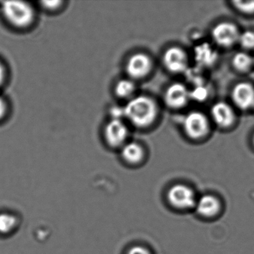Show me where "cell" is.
Masks as SVG:
<instances>
[{
    "label": "cell",
    "mask_w": 254,
    "mask_h": 254,
    "mask_svg": "<svg viewBox=\"0 0 254 254\" xmlns=\"http://www.w3.org/2000/svg\"><path fill=\"white\" fill-rule=\"evenodd\" d=\"M125 117L139 127H146L154 123L157 115L155 102L145 96L133 98L124 107Z\"/></svg>",
    "instance_id": "6da1fadb"
},
{
    "label": "cell",
    "mask_w": 254,
    "mask_h": 254,
    "mask_svg": "<svg viewBox=\"0 0 254 254\" xmlns=\"http://www.w3.org/2000/svg\"><path fill=\"white\" fill-rule=\"evenodd\" d=\"M2 12L10 23L19 28L29 26L34 20L33 9L24 2H5L2 5Z\"/></svg>",
    "instance_id": "7a4b0ae2"
},
{
    "label": "cell",
    "mask_w": 254,
    "mask_h": 254,
    "mask_svg": "<svg viewBox=\"0 0 254 254\" xmlns=\"http://www.w3.org/2000/svg\"><path fill=\"white\" fill-rule=\"evenodd\" d=\"M167 197L169 203L178 209H190L195 206V195L192 190L182 184L173 186L168 191Z\"/></svg>",
    "instance_id": "3957f363"
},
{
    "label": "cell",
    "mask_w": 254,
    "mask_h": 254,
    "mask_svg": "<svg viewBox=\"0 0 254 254\" xmlns=\"http://www.w3.org/2000/svg\"><path fill=\"white\" fill-rule=\"evenodd\" d=\"M183 126L187 136L192 139H198L207 133L209 123L204 114L193 111L186 116Z\"/></svg>",
    "instance_id": "277c9868"
},
{
    "label": "cell",
    "mask_w": 254,
    "mask_h": 254,
    "mask_svg": "<svg viewBox=\"0 0 254 254\" xmlns=\"http://www.w3.org/2000/svg\"><path fill=\"white\" fill-rule=\"evenodd\" d=\"M239 32L237 27L228 22L220 23L214 26L212 31V39L218 45L230 47L238 42Z\"/></svg>",
    "instance_id": "5b68a950"
},
{
    "label": "cell",
    "mask_w": 254,
    "mask_h": 254,
    "mask_svg": "<svg viewBox=\"0 0 254 254\" xmlns=\"http://www.w3.org/2000/svg\"><path fill=\"white\" fill-rule=\"evenodd\" d=\"M152 67L151 59L144 53H136L130 56L126 65L129 76L135 79L146 76Z\"/></svg>",
    "instance_id": "8992f818"
},
{
    "label": "cell",
    "mask_w": 254,
    "mask_h": 254,
    "mask_svg": "<svg viewBox=\"0 0 254 254\" xmlns=\"http://www.w3.org/2000/svg\"><path fill=\"white\" fill-rule=\"evenodd\" d=\"M165 66L172 72H182L187 69L188 59L187 55L179 47H171L163 54Z\"/></svg>",
    "instance_id": "52a82bcc"
},
{
    "label": "cell",
    "mask_w": 254,
    "mask_h": 254,
    "mask_svg": "<svg viewBox=\"0 0 254 254\" xmlns=\"http://www.w3.org/2000/svg\"><path fill=\"white\" fill-rule=\"evenodd\" d=\"M232 99L235 105L242 110H248L254 106V87L247 82L239 83L232 91Z\"/></svg>",
    "instance_id": "ba28073f"
},
{
    "label": "cell",
    "mask_w": 254,
    "mask_h": 254,
    "mask_svg": "<svg viewBox=\"0 0 254 254\" xmlns=\"http://www.w3.org/2000/svg\"><path fill=\"white\" fill-rule=\"evenodd\" d=\"M128 130L122 120L113 119L108 123L105 130V139L113 147L123 145L127 139Z\"/></svg>",
    "instance_id": "9c48e42d"
},
{
    "label": "cell",
    "mask_w": 254,
    "mask_h": 254,
    "mask_svg": "<svg viewBox=\"0 0 254 254\" xmlns=\"http://www.w3.org/2000/svg\"><path fill=\"white\" fill-rule=\"evenodd\" d=\"M190 98V91L181 83H175L169 86L164 96L166 105L172 108H181L185 106Z\"/></svg>",
    "instance_id": "30bf717a"
},
{
    "label": "cell",
    "mask_w": 254,
    "mask_h": 254,
    "mask_svg": "<svg viewBox=\"0 0 254 254\" xmlns=\"http://www.w3.org/2000/svg\"><path fill=\"white\" fill-rule=\"evenodd\" d=\"M211 116L214 122L220 127H229L235 120L233 108L228 104L223 102H217L212 107Z\"/></svg>",
    "instance_id": "8fae6325"
},
{
    "label": "cell",
    "mask_w": 254,
    "mask_h": 254,
    "mask_svg": "<svg viewBox=\"0 0 254 254\" xmlns=\"http://www.w3.org/2000/svg\"><path fill=\"white\" fill-rule=\"evenodd\" d=\"M194 207L199 215L211 217L218 213L220 209V203L214 196L203 195L196 201Z\"/></svg>",
    "instance_id": "7c38bea8"
},
{
    "label": "cell",
    "mask_w": 254,
    "mask_h": 254,
    "mask_svg": "<svg viewBox=\"0 0 254 254\" xmlns=\"http://www.w3.org/2000/svg\"><path fill=\"white\" fill-rule=\"evenodd\" d=\"M122 156L127 163L136 164L143 158L144 151L139 144L136 142H129L123 145Z\"/></svg>",
    "instance_id": "4fadbf2b"
},
{
    "label": "cell",
    "mask_w": 254,
    "mask_h": 254,
    "mask_svg": "<svg viewBox=\"0 0 254 254\" xmlns=\"http://www.w3.org/2000/svg\"><path fill=\"white\" fill-rule=\"evenodd\" d=\"M254 59L245 53H238L233 59V64L237 70L245 72L252 66Z\"/></svg>",
    "instance_id": "5bb4252c"
},
{
    "label": "cell",
    "mask_w": 254,
    "mask_h": 254,
    "mask_svg": "<svg viewBox=\"0 0 254 254\" xmlns=\"http://www.w3.org/2000/svg\"><path fill=\"white\" fill-rule=\"evenodd\" d=\"M17 218L9 213L0 214V233L8 234L14 231L17 226Z\"/></svg>",
    "instance_id": "9a60e30c"
},
{
    "label": "cell",
    "mask_w": 254,
    "mask_h": 254,
    "mask_svg": "<svg viewBox=\"0 0 254 254\" xmlns=\"http://www.w3.org/2000/svg\"><path fill=\"white\" fill-rule=\"evenodd\" d=\"M215 53L208 45H201L196 49V59L201 64H212L215 60Z\"/></svg>",
    "instance_id": "2e32d148"
},
{
    "label": "cell",
    "mask_w": 254,
    "mask_h": 254,
    "mask_svg": "<svg viewBox=\"0 0 254 254\" xmlns=\"http://www.w3.org/2000/svg\"><path fill=\"white\" fill-rule=\"evenodd\" d=\"M135 84L130 79H123L116 86V93L122 98H127L135 91Z\"/></svg>",
    "instance_id": "e0dca14e"
},
{
    "label": "cell",
    "mask_w": 254,
    "mask_h": 254,
    "mask_svg": "<svg viewBox=\"0 0 254 254\" xmlns=\"http://www.w3.org/2000/svg\"><path fill=\"white\" fill-rule=\"evenodd\" d=\"M238 43L243 48L252 50L254 48V32L252 31H245L239 34Z\"/></svg>",
    "instance_id": "ac0fdd59"
},
{
    "label": "cell",
    "mask_w": 254,
    "mask_h": 254,
    "mask_svg": "<svg viewBox=\"0 0 254 254\" xmlns=\"http://www.w3.org/2000/svg\"><path fill=\"white\" fill-rule=\"evenodd\" d=\"M235 7L239 11L246 14H253L254 13V2H243V1H235L233 2Z\"/></svg>",
    "instance_id": "d6986e66"
},
{
    "label": "cell",
    "mask_w": 254,
    "mask_h": 254,
    "mask_svg": "<svg viewBox=\"0 0 254 254\" xmlns=\"http://www.w3.org/2000/svg\"><path fill=\"white\" fill-rule=\"evenodd\" d=\"M190 98L192 97L197 100H203L207 96V92L203 87H199L196 88L193 92H190Z\"/></svg>",
    "instance_id": "ffe728a7"
},
{
    "label": "cell",
    "mask_w": 254,
    "mask_h": 254,
    "mask_svg": "<svg viewBox=\"0 0 254 254\" xmlns=\"http://www.w3.org/2000/svg\"><path fill=\"white\" fill-rule=\"evenodd\" d=\"M127 254H151L149 251L142 246L132 247Z\"/></svg>",
    "instance_id": "44dd1931"
},
{
    "label": "cell",
    "mask_w": 254,
    "mask_h": 254,
    "mask_svg": "<svg viewBox=\"0 0 254 254\" xmlns=\"http://www.w3.org/2000/svg\"><path fill=\"white\" fill-rule=\"evenodd\" d=\"M42 3L44 7L48 9H55V8H57L60 4H62V2L60 1H44V2H42Z\"/></svg>",
    "instance_id": "7402d4cb"
},
{
    "label": "cell",
    "mask_w": 254,
    "mask_h": 254,
    "mask_svg": "<svg viewBox=\"0 0 254 254\" xmlns=\"http://www.w3.org/2000/svg\"><path fill=\"white\" fill-rule=\"evenodd\" d=\"M6 111V105L2 98H0V119L3 117Z\"/></svg>",
    "instance_id": "603a6c76"
},
{
    "label": "cell",
    "mask_w": 254,
    "mask_h": 254,
    "mask_svg": "<svg viewBox=\"0 0 254 254\" xmlns=\"http://www.w3.org/2000/svg\"><path fill=\"white\" fill-rule=\"evenodd\" d=\"M4 78H5V70L2 64L0 63V85L3 82Z\"/></svg>",
    "instance_id": "cb8c5ba5"
},
{
    "label": "cell",
    "mask_w": 254,
    "mask_h": 254,
    "mask_svg": "<svg viewBox=\"0 0 254 254\" xmlns=\"http://www.w3.org/2000/svg\"></svg>",
    "instance_id": "d4e9b609"
},
{
    "label": "cell",
    "mask_w": 254,
    "mask_h": 254,
    "mask_svg": "<svg viewBox=\"0 0 254 254\" xmlns=\"http://www.w3.org/2000/svg\"></svg>",
    "instance_id": "484cf974"
}]
</instances>
